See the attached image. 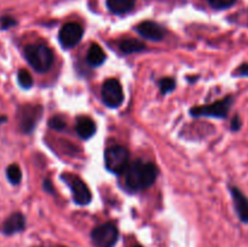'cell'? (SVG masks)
Segmentation results:
<instances>
[{"label":"cell","instance_id":"obj_17","mask_svg":"<svg viewBox=\"0 0 248 247\" xmlns=\"http://www.w3.org/2000/svg\"><path fill=\"white\" fill-rule=\"evenodd\" d=\"M6 177L10 181V183L14 184V185L19 184V182H21L22 179V171L21 169H19L18 165L16 164L10 165V166L6 169Z\"/></svg>","mask_w":248,"mask_h":247},{"label":"cell","instance_id":"obj_8","mask_svg":"<svg viewBox=\"0 0 248 247\" xmlns=\"http://www.w3.org/2000/svg\"><path fill=\"white\" fill-rule=\"evenodd\" d=\"M102 99L109 108H118L124 102V91L116 79H108L102 86Z\"/></svg>","mask_w":248,"mask_h":247},{"label":"cell","instance_id":"obj_3","mask_svg":"<svg viewBox=\"0 0 248 247\" xmlns=\"http://www.w3.org/2000/svg\"><path fill=\"white\" fill-rule=\"evenodd\" d=\"M128 160H130L128 150L121 145L109 147L104 153L107 170L113 173L120 174L125 172L128 167Z\"/></svg>","mask_w":248,"mask_h":247},{"label":"cell","instance_id":"obj_4","mask_svg":"<svg viewBox=\"0 0 248 247\" xmlns=\"http://www.w3.org/2000/svg\"><path fill=\"white\" fill-rule=\"evenodd\" d=\"M234 98L232 96H228L225 98L219 99L212 104L202 107H194L190 109V115L199 118V116H210V118L224 119L227 118Z\"/></svg>","mask_w":248,"mask_h":247},{"label":"cell","instance_id":"obj_14","mask_svg":"<svg viewBox=\"0 0 248 247\" xmlns=\"http://www.w3.org/2000/svg\"><path fill=\"white\" fill-rule=\"evenodd\" d=\"M136 0H107V7L115 15H125L135 7Z\"/></svg>","mask_w":248,"mask_h":247},{"label":"cell","instance_id":"obj_9","mask_svg":"<svg viewBox=\"0 0 248 247\" xmlns=\"http://www.w3.org/2000/svg\"><path fill=\"white\" fill-rule=\"evenodd\" d=\"M84 35V28L77 22H68L61 28L58 39L64 48H72L81 40Z\"/></svg>","mask_w":248,"mask_h":247},{"label":"cell","instance_id":"obj_1","mask_svg":"<svg viewBox=\"0 0 248 247\" xmlns=\"http://www.w3.org/2000/svg\"><path fill=\"white\" fill-rule=\"evenodd\" d=\"M159 174L156 165L153 162H145L142 160H136L128 165L126 170V185L133 191H140L147 189L155 183Z\"/></svg>","mask_w":248,"mask_h":247},{"label":"cell","instance_id":"obj_5","mask_svg":"<svg viewBox=\"0 0 248 247\" xmlns=\"http://www.w3.org/2000/svg\"><path fill=\"white\" fill-rule=\"evenodd\" d=\"M62 179L70 188L73 199H74L78 205H87V203H90L92 199L91 191H90L89 186L85 184V182L80 177L75 176L73 173H64L62 174Z\"/></svg>","mask_w":248,"mask_h":247},{"label":"cell","instance_id":"obj_18","mask_svg":"<svg viewBox=\"0 0 248 247\" xmlns=\"http://www.w3.org/2000/svg\"><path fill=\"white\" fill-rule=\"evenodd\" d=\"M17 80H18L19 86L23 89H31L33 86V77H31V73L26 69H19L18 74H17Z\"/></svg>","mask_w":248,"mask_h":247},{"label":"cell","instance_id":"obj_2","mask_svg":"<svg viewBox=\"0 0 248 247\" xmlns=\"http://www.w3.org/2000/svg\"><path fill=\"white\" fill-rule=\"evenodd\" d=\"M24 58L38 73H46L53 63V52L44 44H31L23 50Z\"/></svg>","mask_w":248,"mask_h":247},{"label":"cell","instance_id":"obj_20","mask_svg":"<svg viewBox=\"0 0 248 247\" xmlns=\"http://www.w3.org/2000/svg\"><path fill=\"white\" fill-rule=\"evenodd\" d=\"M208 4L216 10H227L235 5L237 0H207Z\"/></svg>","mask_w":248,"mask_h":247},{"label":"cell","instance_id":"obj_25","mask_svg":"<svg viewBox=\"0 0 248 247\" xmlns=\"http://www.w3.org/2000/svg\"><path fill=\"white\" fill-rule=\"evenodd\" d=\"M44 188H45V190L48 191V193H52V185H51V182L47 181V179L44 182Z\"/></svg>","mask_w":248,"mask_h":247},{"label":"cell","instance_id":"obj_26","mask_svg":"<svg viewBox=\"0 0 248 247\" xmlns=\"http://www.w3.org/2000/svg\"><path fill=\"white\" fill-rule=\"evenodd\" d=\"M133 247H142V246H140V245H137V246H133Z\"/></svg>","mask_w":248,"mask_h":247},{"label":"cell","instance_id":"obj_21","mask_svg":"<svg viewBox=\"0 0 248 247\" xmlns=\"http://www.w3.org/2000/svg\"><path fill=\"white\" fill-rule=\"evenodd\" d=\"M48 126H50L51 128H53V130L60 131V130H63V128L65 127V121L62 116L56 115V116H53V118L50 119V121H48Z\"/></svg>","mask_w":248,"mask_h":247},{"label":"cell","instance_id":"obj_15","mask_svg":"<svg viewBox=\"0 0 248 247\" xmlns=\"http://www.w3.org/2000/svg\"><path fill=\"white\" fill-rule=\"evenodd\" d=\"M87 63H89L91 67H98L102 63L106 61V53H104L103 48L101 47L97 44H93L91 47L89 48V52H87Z\"/></svg>","mask_w":248,"mask_h":247},{"label":"cell","instance_id":"obj_12","mask_svg":"<svg viewBox=\"0 0 248 247\" xmlns=\"http://www.w3.org/2000/svg\"><path fill=\"white\" fill-rule=\"evenodd\" d=\"M26 229V218L21 212H15L6 218L2 225L5 235H14Z\"/></svg>","mask_w":248,"mask_h":247},{"label":"cell","instance_id":"obj_10","mask_svg":"<svg viewBox=\"0 0 248 247\" xmlns=\"http://www.w3.org/2000/svg\"><path fill=\"white\" fill-rule=\"evenodd\" d=\"M136 31L140 34V36L145 39H149L153 41H160L165 38L166 31L162 26L159 23L153 21H144L140 22L137 27H136Z\"/></svg>","mask_w":248,"mask_h":247},{"label":"cell","instance_id":"obj_7","mask_svg":"<svg viewBox=\"0 0 248 247\" xmlns=\"http://www.w3.org/2000/svg\"><path fill=\"white\" fill-rule=\"evenodd\" d=\"M119 237V230L113 223H104L94 228L91 239L97 247H114Z\"/></svg>","mask_w":248,"mask_h":247},{"label":"cell","instance_id":"obj_11","mask_svg":"<svg viewBox=\"0 0 248 247\" xmlns=\"http://www.w3.org/2000/svg\"><path fill=\"white\" fill-rule=\"evenodd\" d=\"M230 191H232L237 217L242 223H248V198L236 186L230 188Z\"/></svg>","mask_w":248,"mask_h":247},{"label":"cell","instance_id":"obj_24","mask_svg":"<svg viewBox=\"0 0 248 247\" xmlns=\"http://www.w3.org/2000/svg\"><path fill=\"white\" fill-rule=\"evenodd\" d=\"M240 127H241V120H240L239 115L235 116L232 121V131H239Z\"/></svg>","mask_w":248,"mask_h":247},{"label":"cell","instance_id":"obj_16","mask_svg":"<svg viewBox=\"0 0 248 247\" xmlns=\"http://www.w3.org/2000/svg\"><path fill=\"white\" fill-rule=\"evenodd\" d=\"M119 47L124 53L130 55V53L140 52V51L145 50V44L137 39H124L119 44Z\"/></svg>","mask_w":248,"mask_h":247},{"label":"cell","instance_id":"obj_13","mask_svg":"<svg viewBox=\"0 0 248 247\" xmlns=\"http://www.w3.org/2000/svg\"><path fill=\"white\" fill-rule=\"evenodd\" d=\"M77 132L84 139H89L96 132V124L89 116H80L77 120Z\"/></svg>","mask_w":248,"mask_h":247},{"label":"cell","instance_id":"obj_19","mask_svg":"<svg viewBox=\"0 0 248 247\" xmlns=\"http://www.w3.org/2000/svg\"><path fill=\"white\" fill-rule=\"evenodd\" d=\"M159 87L160 91H161L162 94H166L169 92H171L172 90H174L176 87V81H174L172 77H164L159 81Z\"/></svg>","mask_w":248,"mask_h":247},{"label":"cell","instance_id":"obj_23","mask_svg":"<svg viewBox=\"0 0 248 247\" xmlns=\"http://www.w3.org/2000/svg\"><path fill=\"white\" fill-rule=\"evenodd\" d=\"M235 77H248V63H244L234 72Z\"/></svg>","mask_w":248,"mask_h":247},{"label":"cell","instance_id":"obj_6","mask_svg":"<svg viewBox=\"0 0 248 247\" xmlns=\"http://www.w3.org/2000/svg\"><path fill=\"white\" fill-rule=\"evenodd\" d=\"M43 108L40 106H33V104H26L21 107L18 110V126L19 130L23 133L28 135L35 128L36 124L40 120Z\"/></svg>","mask_w":248,"mask_h":247},{"label":"cell","instance_id":"obj_22","mask_svg":"<svg viewBox=\"0 0 248 247\" xmlns=\"http://www.w3.org/2000/svg\"><path fill=\"white\" fill-rule=\"evenodd\" d=\"M17 21L11 16H2L0 17V28L1 29H9L11 27L16 26Z\"/></svg>","mask_w":248,"mask_h":247}]
</instances>
